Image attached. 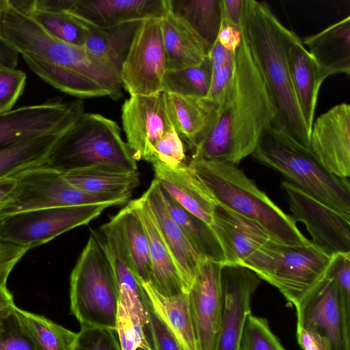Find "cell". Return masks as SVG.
I'll use <instances>...</instances> for the list:
<instances>
[{"label": "cell", "mask_w": 350, "mask_h": 350, "mask_svg": "<svg viewBox=\"0 0 350 350\" xmlns=\"http://www.w3.org/2000/svg\"><path fill=\"white\" fill-rule=\"evenodd\" d=\"M208 55L211 62V79L207 97L221 106L232 82L235 52L226 50L216 40Z\"/></svg>", "instance_id": "40"}, {"label": "cell", "mask_w": 350, "mask_h": 350, "mask_svg": "<svg viewBox=\"0 0 350 350\" xmlns=\"http://www.w3.org/2000/svg\"><path fill=\"white\" fill-rule=\"evenodd\" d=\"M16 185L13 176L0 178V209L10 200Z\"/></svg>", "instance_id": "56"}, {"label": "cell", "mask_w": 350, "mask_h": 350, "mask_svg": "<svg viewBox=\"0 0 350 350\" xmlns=\"http://www.w3.org/2000/svg\"><path fill=\"white\" fill-rule=\"evenodd\" d=\"M17 246L18 245L3 243L0 241V254L8 252Z\"/></svg>", "instance_id": "57"}, {"label": "cell", "mask_w": 350, "mask_h": 350, "mask_svg": "<svg viewBox=\"0 0 350 350\" xmlns=\"http://www.w3.org/2000/svg\"><path fill=\"white\" fill-rule=\"evenodd\" d=\"M167 10L204 42L209 52L221 24V0H167Z\"/></svg>", "instance_id": "32"}, {"label": "cell", "mask_w": 350, "mask_h": 350, "mask_svg": "<svg viewBox=\"0 0 350 350\" xmlns=\"http://www.w3.org/2000/svg\"><path fill=\"white\" fill-rule=\"evenodd\" d=\"M187 166L218 203L258 222L277 241L287 245L310 243L292 217L277 206L237 165L192 158Z\"/></svg>", "instance_id": "3"}, {"label": "cell", "mask_w": 350, "mask_h": 350, "mask_svg": "<svg viewBox=\"0 0 350 350\" xmlns=\"http://www.w3.org/2000/svg\"><path fill=\"white\" fill-rule=\"evenodd\" d=\"M115 332L121 350H135L137 348L153 350L150 333L133 319L120 302Z\"/></svg>", "instance_id": "42"}, {"label": "cell", "mask_w": 350, "mask_h": 350, "mask_svg": "<svg viewBox=\"0 0 350 350\" xmlns=\"http://www.w3.org/2000/svg\"><path fill=\"white\" fill-rule=\"evenodd\" d=\"M16 306L6 285H0V321L11 314Z\"/></svg>", "instance_id": "54"}, {"label": "cell", "mask_w": 350, "mask_h": 350, "mask_svg": "<svg viewBox=\"0 0 350 350\" xmlns=\"http://www.w3.org/2000/svg\"><path fill=\"white\" fill-rule=\"evenodd\" d=\"M92 234L104 250L113 270L120 304L133 319L149 329L148 317L144 303L143 288L135 278L124 244L120 224L115 215Z\"/></svg>", "instance_id": "19"}, {"label": "cell", "mask_w": 350, "mask_h": 350, "mask_svg": "<svg viewBox=\"0 0 350 350\" xmlns=\"http://www.w3.org/2000/svg\"><path fill=\"white\" fill-rule=\"evenodd\" d=\"M288 62L296 100L310 133L319 90L325 78L301 40L289 47Z\"/></svg>", "instance_id": "28"}, {"label": "cell", "mask_w": 350, "mask_h": 350, "mask_svg": "<svg viewBox=\"0 0 350 350\" xmlns=\"http://www.w3.org/2000/svg\"><path fill=\"white\" fill-rule=\"evenodd\" d=\"M167 99L174 127L193 151L215 126L221 105L207 96L167 94Z\"/></svg>", "instance_id": "25"}, {"label": "cell", "mask_w": 350, "mask_h": 350, "mask_svg": "<svg viewBox=\"0 0 350 350\" xmlns=\"http://www.w3.org/2000/svg\"><path fill=\"white\" fill-rule=\"evenodd\" d=\"M23 57L32 72L62 92L79 98L111 97L107 89L85 75L32 57Z\"/></svg>", "instance_id": "35"}, {"label": "cell", "mask_w": 350, "mask_h": 350, "mask_svg": "<svg viewBox=\"0 0 350 350\" xmlns=\"http://www.w3.org/2000/svg\"><path fill=\"white\" fill-rule=\"evenodd\" d=\"M167 70L200 64L208 51L204 42L168 10L161 18Z\"/></svg>", "instance_id": "30"}, {"label": "cell", "mask_w": 350, "mask_h": 350, "mask_svg": "<svg viewBox=\"0 0 350 350\" xmlns=\"http://www.w3.org/2000/svg\"><path fill=\"white\" fill-rule=\"evenodd\" d=\"M242 39L241 31L222 19L217 40L226 50L235 52Z\"/></svg>", "instance_id": "51"}, {"label": "cell", "mask_w": 350, "mask_h": 350, "mask_svg": "<svg viewBox=\"0 0 350 350\" xmlns=\"http://www.w3.org/2000/svg\"><path fill=\"white\" fill-rule=\"evenodd\" d=\"M116 216L134 275L139 283L152 284V270L147 234L142 221L129 202Z\"/></svg>", "instance_id": "34"}, {"label": "cell", "mask_w": 350, "mask_h": 350, "mask_svg": "<svg viewBox=\"0 0 350 350\" xmlns=\"http://www.w3.org/2000/svg\"><path fill=\"white\" fill-rule=\"evenodd\" d=\"M242 35L235 51L232 84L217 121L208 137L193 151L192 158L237 165L252 155L275 111L265 82Z\"/></svg>", "instance_id": "1"}, {"label": "cell", "mask_w": 350, "mask_h": 350, "mask_svg": "<svg viewBox=\"0 0 350 350\" xmlns=\"http://www.w3.org/2000/svg\"><path fill=\"white\" fill-rule=\"evenodd\" d=\"M251 156L327 206L350 217L349 178L330 173L310 148L288 134L269 125Z\"/></svg>", "instance_id": "4"}, {"label": "cell", "mask_w": 350, "mask_h": 350, "mask_svg": "<svg viewBox=\"0 0 350 350\" xmlns=\"http://www.w3.org/2000/svg\"><path fill=\"white\" fill-rule=\"evenodd\" d=\"M154 179L182 207L211 227L217 202L199 177L183 164L169 167L152 163Z\"/></svg>", "instance_id": "23"}, {"label": "cell", "mask_w": 350, "mask_h": 350, "mask_svg": "<svg viewBox=\"0 0 350 350\" xmlns=\"http://www.w3.org/2000/svg\"><path fill=\"white\" fill-rule=\"evenodd\" d=\"M73 187L88 194L113 202L126 203L139 185V173L116 166L99 165L64 173Z\"/></svg>", "instance_id": "24"}, {"label": "cell", "mask_w": 350, "mask_h": 350, "mask_svg": "<svg viewBox=\"0 0 350 350\" xmlns=\"http://www.w3.org/2000/svg\"><path fill=\"white\" fill-rule=\"evenodd\" d=\"M211 228L222 247L225 259L223 265L243 266L260 247L274 239L258 222L218 202Z\"/></svg>", "instance_id": "20"}, {"label": "cell", "mask_w": 350, "mask_h": 350, "mask_svg": "<svg viewBox=\"0 0 350 350\" xmlns=\"http://www.w3.org/2000/svg\"><path fill=\"white\" fill-rule=\"evenodd\" d=\"M119 301L113 270L92 234L70 274L71 313L81 326L116 331Z\"/></svg>", "instance_id": "7"}, {"label": "cell", "mask_w": 350, "mask_h": 350, "mask_svg": "<svg viewBox=\"0 0 350 350\" xmlns=\"http://www.w3.org/2000/svg\"><path fill=\"white\" fill-rule=\"evenodd\" d=\"M29 250L17 246L8 252L0 254V285H6L12 269Z\"/></svg>", "instance_id": "50"}, {"label": "cell", "mask_w": 350, "mask_h": 350, "mask_svg": "<svg viewBox=\"0 0 350 350\" xmlns=\"http://www.w3.org/2000/svg\"><path fill=\"white\" fill-rule=\"evenodd\" d=\"M211 79V62L207 55L199 64L178 70H166L162 90L183 96L206 97Z\"/></svg>", "instance_id": "38"}, {"label": "cell", "mask_w": 350, "mask_h": 350, "mask_svg": "<svg viewBox=\"0 0 350 350\" xmlns=\"http://www.w3.org/2000/svg\"><path fill=\"white\" fill-rule=\"evenodd\" d=\"M141 22L133 21L107 28L86 23L88 33L83 47L92 57L120 78L122 65Z\"/></svg>", "instance_id": "29"}, {"label": "cell", "mask_w": 350, "mask_h": 350, "mask_svg": "<svg viewBox=\"0 0 350 350\" xmlns=\"http://www.w3.org/2000/svg\"><path fill=\"white\" fill-rule=\"evenodd\" d=\"M168 210L200 260L224 263L219 241L212 228L182 207L161 186Z\"/></svg>", "instance_id": "33"}, {"label": "cell", "mask_w": 350, "mask_h": 350, "mask_svg": "<svg viewBox=\"0 0 350 350\" xmlns=\"http://www.w3.org/2000/svg\"><path fill=\"white\" fill-rule=\"evenodd\" d=\"M0 350H36L14 312L0 321Z\"/></svg>", "instance_id": "47"}, {"label": "cell", "mask_w": 350, "mask_h": 350, "mask_svg": "<svg viewBox=\"0 0 350 350\" xmlns=\"http://www.w3.org/2000/svg\"><path fill=\"white\" fill-rule=\"evenodd\" d=\"M241 31L275 111L271 125L310 148V133L296 100L288 62L289 47L301 38L265 2L255 0H244Z\"/></svg>", "instance_id": "2"}, {"label": "cell", "mask_w": 350, "mask_h": 350, "mask_svg": "<svg viewBox=\"0 0 350 350\" xmlns=\"http://www.w3.org/2000/svg\"><path fill=\"white\" fill-rule=\"evenodd\" d=\"M186 154L182 138L174 128L167 131L153 147L150 163L159 162L169 167L185 164Z\"/></svg>", "instance_id": "43"}, {"label": "cell", "mask_w": 350, "mask_h": 350, "mask_svg": "<svg viewBox=\"0 0 350 350\" xmlns=\"http://www.w3.org/2000/svg\"><path fill=\"white\" fill-rule=\"evenodd\" d=\"M332 256L311 242L287 245L271 239L243 266L296 306L325 277Z\"/></svg>", "instance_id": "8"}, {"label": "cell", "mask_w": 350, "mask_h": 350, "mask_svg": "<svg viewBox=\"0 0 350 350\" xmlns=\"http://www.w3.org/2000/svg\"><path fill=\"white\" fill-rule=\"evenodd\" d=\"M297 338L304 350H330L327 339L312 330L297 327Z\"/></svg>", "instance_id": "49"}, {"label": "cell", "mask_w": 350, "mask_h": 350, "mask_svg": "<svg viewBox=\"0 0 350 350\" xmlns=\"http://www.w3.org/2000/svg\"><path fill=\"white\" fill-rule=\"evenodd\" d=\"M113 330L81 326L72 350H121Z\"/></svg>", "instance_id": "46"}, {"label": "cell", "mask_w": 350, "mask_h": 350, "mask_svg": "<svg viewBox=\"0 0 350 350\" xmlns=\"http://www.w3.org/2000/svg\"><path fill=\"white\" fill-rule=\"evenodd\" d=\"M64 133L44 135L1 149L0 178L44 165L53 146Z\"/></svg>", "instance_id": "36"}, {"label": "cell", "mask_w": 350, "mask_h": 350, "mask_svg": "<svg viewBox=\"0 0 350 350\" xmlns=\"http://www.w3.org/2000/svg\"><path fill=\"white\" fill-rule=\"evenodd\" d=\"M295 308L297 327L325 337L330 350H350V321L343 312L333 278L326 275Z\"/></svg>", "instance_id": "16"}, {"label": "cell", "mask_w": 350, "mask_h": 350, "mask_svg": "<svg viewBox=\"0 0 350 350\" xmlns=\"http://www.w3.org/2000/svg\"><path fill=\"white\" fill-rule=\"evenodd\" d=\"M27 76L17 68H0V114L12 109L23 92Z\"/></svg>", "instance_id": "45"}, {"label": "cell", "mask_w": 350, "mask_h": 350, "mask_svg": "<svg viewBox=\"0 0 350 350\" xmlns=\"http://www.w3.org/2000/svg\"><path fill=\"white\" fill-rule=\"evenodd\" d=\"M326 79L333 75L350 74V16L325 29L301 38Z\"/></svg>", "instance_id": "26"}, {"label": "cell", "mask_w": 350, "mask_h": 350, "mask_svg": "<svg viewBox=\"0 0 350 350\" xmlns=\"http://www.w3.org/2000/svg\"><path fill=\"white\" fill-rule=\"evenodd\" d=\"M293 220L303 223L310 242L329 256L350 253V217L310 196L295 185L281 183Z\"/></svg>", "instance_id": "13"}, {"label": "cell", "mask_w": 350, "mask_h": 350, "mask_svg": "<svg viewBox=\"0 0 350 350\" xmlns=\"http://www.w3.org/2000/svg\"><path fill=\"white\" fill-rule=\"evenodd\" d=\"M167 12V0H74L66 12L88 25L107 28L162 18Z\"/></svg>", "instance_id": "22"}, {"label": "cell", "mask_w": 350, "mask_h": 350, "mask_svg": "<svg viewBox=\"0 0 350 350\" xmlns=\"http://www.w3.org/2000/svg\"><path fill=\"white\" fill-rule=\"evenodd\" d=\"M121 111L126 143L135 159L150 162L157 142L174 128L167 94L161 91L151 95L130 96Z\"/></svg>", "instance_id": "14"}, {"label": "cell", "mask_w": 350, "mask_h": 350, "mask_svg": "<svg viewBox=\"0 0 350 350\" xmlns=\"http://www.w3.org/2000/svg\"><path fill=\"white\" fill-rule=\"evenodd\" d=\"M326 275L334 280L343 312L350 321V253L333 255Z\"/></svg>", "instance_id": "44"}, {"label": "cell", "mask_w": 350, "mask_h": 350, "mask_svg": "<svg viewBox=\"0 0 350 350\" xmlns=\"http://www.w3.org/2000/svg\"><path fill=\"white\" fill-rule=\"evenodd\" d=\"M0 38L22 56L32 57L85 75L107 89L112 99L122 96L120 79L92 57L84 47L52 36L31 17L15 9L9 0L0 12Z\"/></svg>", "instance_id": "5"}, {"label": "cell", "mask_w": 350, "mask_h": 350, "mask_svg": "<svg viewBox=\"0 0 350 350\" xmlns=\"http://www.w3.org/2000/svg\"><path fill=\"white\" fill-rule=\"evenodd\" d=\"M14 312L36 350H72L77 333L46 317L18 308Z\"/></svg>", "instance_id": "37"}, {"label": "cell", "mask_w": 350, "mask_h": 350, "mask_svg": "<svg viewBox=\"0 0 350 350\" xmlns=\"http://www.w3.org/2000/svg\"><path fill=\"white\" fill-rule=\"evenodd\" d=\"M112 203L81 204L17 213L0 219V241L29 250L88 224Z\"/></svg>", "instance_id": "9"}, {"label": "cell", "mask_w": 350, "mask_h": 350, "mask_svg": "<svg viewBox=\"0 0 350 350\" xmlns=\"http://www.w3.org/2000/svg\"><path fill=\"white\" fill-rule=\"evenodd\" d=\"M130 202L140 217L147 234L153 277L152 286L166 297L184 293L177 267L161 237L145 199L142 196Z\"/></svg>", "instance_id": "27"}, {"label": "cell", "mask_w": 350, "mask_h": 350, "mask_svg": "<svg viewBox=\"0 0 350 350\" xmlns=\"http://www.w3.org/2000/svg\"><path fill=\"white\" fill-rule=\"evenodd\" d=\"M221 263L202 260L187 292L198 350H217L223 315Z\"/></svg>", "instance_id": "15"}, {"label": "cell", "mask_w": 350, "mask_h": 350, "mask_svg": "<svg viewBox=\"0 0 350 350\" xmlns=\"http://www.w3.org/2000/svg\"><path fill=\"white\" fill-rule=\"evenodd\" d=\"M310 149L330 173L341 178H349L350 105L348 103L331 107L313 122Z\"/></svg>", "instance_id": "18"}, {"label": "cell", "mask_w": 350, "mask_h": 350, "mask_svg": "<svg viewBox=\"0 0 350 350\" xmlns=\"http://www.w3.org/2000/svg\"><path fill=\"white\" fill-rule=\"evenodd\" d=\"M142 196L177 267L184 291L187 293L195 279L201 260L172 218L159 183L154 179Z\"/></svg>", "instance_id": "21"}, {"label": "cell", "mask_w": 350, "mask_h": 350, "mask_svg": "<svg viewBox=\"0 0 350 350\" xmlns=\"http://www.w3.org/2000/svg\"><path fill=\"white\" fill-rule=\"evenodd\" d=\"M29 16L55 38L76 46H84L88 25L70 14L34 9Z\"/></svg>", "instance_id": "39"}, {"label": "cell", "mask_w": 350, "mask_h": 350, "mask_svg": "<svg viewBox=\"0 0 350 350\" xmlns=\"http://www.w3.org/2000/svg\"><path fill=\"white\" fill-rule=\"evenodd\" d=\"M161 18L142 21L122 65L120 78L130 96L163 91L162 81L167 69Z\"/></svg>", "instance_id": "12"}, {"label": "cell", "mask_w": 350, "mask_h": 350, "mask_svg": "<svg viewBox=\"0 0 350 350\" xmlns=\"http://www.w3.org/2000/svg\"><path fill=\"white\" fill-rule=\"evenodd\" d=\"M120 131L115 121L84 112L57 139L44 165L62 173L99 165L137 171V161Z\"/></svg>", "instance_id": "6"}, {"label": "cell", "mask_w": 350, "mask_h": 350, "mask_svg": "<svg viewBox=\"0 0 350 350\" xmlns=\"http://www.w3.org/2000/svg\"><path fill=\"white\" fill-rule=\"evenodd\" d=\"M244 0H221L222 19L241 29Z\"/></svg>", "instance_id": "52"}, {"label": "cell", "mask_w": 350, "mask_h": 350, "mask_svg": "<svg viewBox=\"0 0 350 350\" xmlns=\"http://www.w3.org/2000/svg\"><path fill=\"white\" fill-rule=\"evenodd\" d=\"M139 284L146 292L152 309L181 349L198 350L187 293L166 297L160 294L151 284Z\"/></svg>", "instance_id": "31"}, {"label": "cell", "mask_w": 350, "mask_h": 350, "mask_svg": "<svg viewBox=\"0 0 350 350\" xmlns=\"http://www.w3.org/2000/svg\"><path fill=\"white\" fill-rule=\"evenodd\" d=\"M85 112L80 99L49 100L0 114V150L39 136L64 133Z\"/></svg>", "instance_id": "11"}, {"label": "cell", "mask_w": 350, "mask_h": 350, "mask_svg": "<svg viewBox=\"0 0 350 350\" xmlns=\"http://www.w3.org/2000/svg\"><path fill=\"white\" fill-rule=\"evenodd\" d=\"M8 0H0V12ZM19 53L0 38V68H16Z\"/></svg>", "instance_id": "53"}, {"label": "cell", "mask_w": 350, "mask_h": 350, "mask_svg": "<svg viewBox=\"0 0 350 350\" xmlns=\"http://www.w3.org/2000/svg\"><path fill=\"white\" fill-rule=\"evenodd\" d=\"M135 350H146V349H143V348H137V349H136Z\"/></svg>", "instance_id": "58"}, {"label": "cell", "mask_w": 350, "mask_h": 350, "mask_svg": "<svg viewBox=\"0 0 350 350\" xmlns=\"http://www.w3.org/2000/svg\"><path fill=\"white\" fill-rule=\"evenodd\" d=\"M13 176L16 185L10 200L0 209V219L23 211L81 204L112 203L70 185L64 173L44 165L24 170Z\"/></svg>", "instance_id": "10"}, {"label": "cell", "mask_w": 350, "mask_h": 350, "mask_svg": "<svg viewBox=\"0 0 350 350\" xmlns=\"http://www.w3.org/2000/svg\"><path fill=\"white\" fill-rule=\"evenodd\" d=\"M239 350H285L265 319L249 313L244 322Z\"/></svg>", "instance_id": "41"}, {"label": "cell", "mask_w": 350, "mask_h": 350, "mask_svg": "<svg viewBox=\"0 0 350 350\" xmlns=\"http://www.w3.org/2000/svg\"><path fill=\"white\" fill-rule=\"evenodd\" d=\"M74 0H35V9L50 12H67Z\"/></svg>", "instance_id": "55"}, {"label": "cell", "mask_w": 350, "mask_h": 350, "mask_svg": "<svg viewBox=\"0 0 350 350\" xmlns=\"http://www.w3.org/2000/svg\"><path fill=\"white\" fill-rule=\"evenodd\" d=\"M142 297L148 313L153 350H182L173 335L152 309L144 288Z\"/></svg>", "instance_id": "48"}, {"label": "cell", "mask_w": 350, "mask_h": 350, "mask_svg": "<svg viewBox=\"0 0 350 350\" xmlns=\"http://www.w3.org/2000/svg\"><path fill=\"white\" fill-rule=\"evenodd\" d=\"M260 280L244 266L221 265L224 307L217 350H239L244 322L251 312L252 297Z\"/></svg>", "instance_id": "17"}]
</instances>
